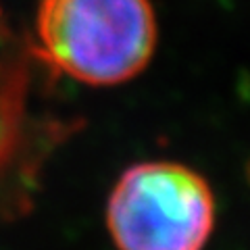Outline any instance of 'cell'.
<instances>
[{
    "label": "cell",
    "mask_w": 250,
    "mask_h": 250,
    "mask_svg": "<svg viewBox=\"0 0 250 250\" xmlns=\"http://www.w3.org/2000/svg\"><path fill=\"white\" fill-rule=\"evenodd\" d=\"M36 52L54 71L90 85L123 83L156 48L150 0H42Z\"/></svg>",
    "instance_id": "6da1fadb"
},
{
    "label": "cell",
    "mask_w": 250,
    "mask_h": 250,
    "mask_svg": "<svg viewBox=\"0 0 250 250\" xmlns=\"http://www.w3.org/2000/svg\"><path fill=\"white\" fill-rule=\"evenodd\" d=\"M213 228L210 186L179 163L129 167L106 202V229L117 250H202Z\"/></svg>",
    "instance_id": "7a4b0ae2"
}]
</instances>
